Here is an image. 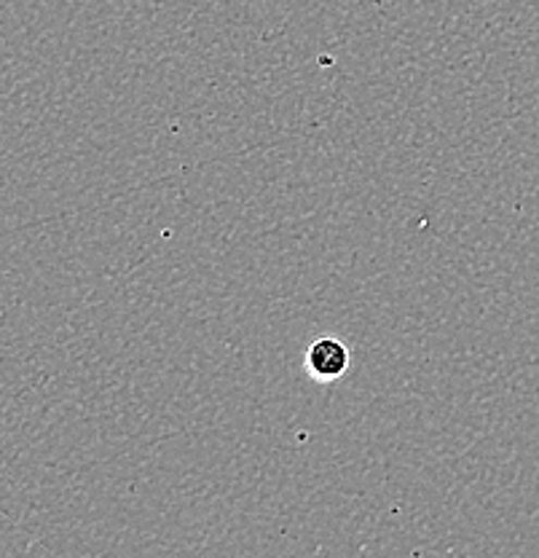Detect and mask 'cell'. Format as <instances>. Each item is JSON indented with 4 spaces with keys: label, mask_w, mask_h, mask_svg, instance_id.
I'll use <instances>...</instances> for the list:
<instances>
[{
    "label": "cell",
    "mask_w": 539,
    "mask_h": 558,
    "mask_svg": "<svg viewBox=\"0 0 539 558\" xmlns=\"http://www.w3.org/2000/svg\"><path fill=\"white\" fill-rule=\"evenodd\" d=\"M304 365L311 379H317L320 384H333L350 371L352 352L335 336H320V339L311 341L309 349H306Z\"/></svg>",
    "instance_id": "cell-1"
}]
</instances>
